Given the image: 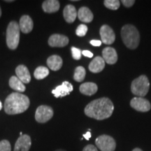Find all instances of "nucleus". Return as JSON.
Listing matches in <instances>:
<instances>
[{"label":"nucleus","instance_id":"obj_12","mask_svg":"<svg viewBox=\"0 0 151 151\" xmlns=\"http://www.w3.org/2000/svg\"><path fill=\"white\" fill-rule=\"evenodd\" d=\"M31 145L32 141L29 136L23 134L16 141L14 151H29Z\"/></svg>","mask_w":151,"mask_h":151},{"label":"nucleus","instance_id":"obj_7","mask_svg":"<svg viewBox=\"0 0 151 151\" xmlns=\"http://www.w3.org/2000/svg\"><path fill=\"white\" fill-rule=\"evenodd\" d=\"M52 109L49 106L41 105L37 109L35 113V119L39 123H46L53 116Z\"/></svg>","mask_w":151,"mask_h":151},{"label":"nucleus","instance_id":"obj_15","mask_svg":"<svg viewBox=\"0 0 151 151\" xmlns=\"http://www.w3.org/2000/svg\"><path fill=\"white\" fill-rule=\"evenodd\" d=\"M17 77L22 81L23 83H29L31 81V75L27 67L23 65L18 66L16 69Z\"/></svg>","mask_w":151,"mask_h":151},{"label":"nucleus","instance_id":"obj_13","mask_svg":"<svg viewBox=\"0 0 151 151\" xmlns=\"http://www.w3.org/2000/svg\"><path fill=\"white\" fill-rule=\"evenodd\" d=\"M103 59L109 65H114L118 61V54L116 49L111 47H106L102 50Z\"/></svg>","mask_w":151,"mask_h":151},{"label":"nucleus","instance_id":"obj_18","mask_svg":"<svg viewBox=\"0 0 151 151\" xmlns=\"http://www.w3.org/2000/svg\"><path fill=\"white\" fill-rule=\"evenodd\" d=\"M60 7V1L58 0H46L43 1L42 4L43 11L48 14L57 12L59 11Z\"/></svg>","mask_w":151,"mask_h":151},{"label":"nucleus","instance_id":"obj_1","mask_svg":"<svg viewBox=\"0 0 151 151\" xmlns=\"http://www.w3.org/2000/svg\"><path fill=\"white\" fill-rule=\"evenodd\" d=\"M114 110V106L109 98L102 97L93 100L86 106L85 114L89 118L102 120L110 118Z\"/></svg>","mask_w":151,"mask_h":151},{"label":"nucleus","instance_id":"obj_38","mask_svg":"<svg viewBox=\"0 0 151 151\" xmlns=\"http://www.w3.org/2000/svg\"><path fill=\"white\" fill-rule=\"evenodd\" d=\"M1 16V8H0V17Z\"/></svg>","mask_w":151,"mask_h":151},{"label":"nucleus","instance_id":"obj_21","mask_svg":"<svg viewBox=\"0 0 151 151\" xmlns=\"http://www.w3.org/2000/svg\"><path fill=\"white\" fill-rule=\"evenodd\" d=\"M80 92L87 96H92L97 92L98 87L97 84L92 82H87L81 84L79 88Z\"/></svg>","mask_w":151,"mask_h":151},{"label":"nucleus","instance_id":"obj_17","mask_svg":"<svg viewBox=\"0 0 151 151\" xmlns=\"http://www.w3.org/2000/svg\"><path fill=\"white\" fill-rule=\"evenodd\" d=\"M77 14H78V13H77L74 6L68 4L64 9L63 16L66 22L68 23H72L74 22L77 17Z\"/></svg>","mask_w":151,"mask_h":151},{"label":"nucleus","instance_id":"obj_36","mask_svg":"<svg viewBox=\"0 0 151 151\" xmlns=\"http://www.w3.org/2000/svg\"><path fill=\"white\" fill-rule=\"evenodd\" d=\"M6 2H13V1H13V0H9V1H7V0H6Z\"/></svg>","mask_w":151,"mask_h":151},{"label":"nucleus","instance_id":"obj_30","mask_svg":"<svg viewBox=\"0 0 151 151\" xmlns=\"http://www.w3.org/2000/svg\"><path fill=\"white\" fill-rule=\"evenodd\" d=\"M83 151H98V150L95 146H93V145L90 144L85 147Z\"/></svg>","mask_w":151,"mask_h":151},{"label":"nucleus","instance_id":"obj_29","mask_svg":"<svg viewBox=\"0 0 151 151\" xmlns=\"http://www.w3.org/2000/svg\"><path fill=\"white\" fill-rule=\"evenodd\" d=\"M122 3L125 7H131L134 4L135 1L134 0H122Z\"/></svg>","mask_w":151,"mask_h":151},{"label":"nucleus","instance_id":"obj_22","mask_svg":"<svg viewBox=\"0 0 151 151\" xmlns=\"http://www.w3.org/2000/svg\"><path fill=\"white\" fill-rule=\"evenodd\" d=\"M9 86L13 90L19 92H23L26 90V88L23 83L18 77L15 76L11 77L10 80H9Z\"/></svg>","mask_w":151,"mask_h":151},{"label":"nucleus","instance_id":"obj_16","mask_svg":"<svg viewBox=\"0 0 151 151\" xmlns=\"http://www.w3.org/2000/svg\"><path fill=\"white\" fill-rule=\"evenodd\" d=\"M105 61L101 57L97 56L94 58L90 63L88 68L92 73H99L104 69Z\"/></svg>","mask_w":151,"mask_h":151},{"label":"nucleus","instance_id":"obj_19","mask_svg":"<svg viewBox=\"0 0 151 151\" xmlns=\"http://www.w3.org/2000/svg\"><path fill=\"white\" fill-rule=\"evenodd\" d=\"M62 59L61 57L57 55L50 56L47 60V65L52 71H58L62 67Z\"/></svg>","mask_w":151,"mask_h":151},{"label":"nucleus","instance_id":"obj_26","mask_svg":"<svg viewBox=\"0 0 151 151\" xmlns=\"http://www.w3.org/2000/svg\"><path fill=\"white\" fill-rule=\"evenodd\" d=\"M88 28L86 24H79L78 27H77L76 31V35L78 36V37H84V36L87 34V32H88Z\"/></svg>","mask_w":151,"mask_h":151},{"label":"nucleus","instance_id":"obj_8","mask_svg":"<svg viewBox=\"0 0 151 151\" xmlns=\"http://www.w3.org/2000/svg\"><path fill=\"white\" fill-rule=\"evenodd\" d=\"M100 36H101V42L106 45H111L114 43L116 40V35L110 26L104 24L100 28Z\"/></svg>","mask_w":151,"mask_h":151},{"label":"nucleus","instance_id":"obj_5","mask_svg":"<svg viewBox=\"0 0 151 151\" xmlns=\"http://www.w3.org/2000/svg\"><path fill=\"white\" fill-rule=\"evenodd\" d=\"M150 88V82L148 77L141 75L132 81L131 85V91L134 95L139 97L146 96Z\"/></svg>","mask_w":151,"mask_h":151},{"label":"nucleus","instance_id":"obj_23","mask_svg":"<svg viewBox=\"0 0 151 151\" xmlns=\"http://www.w3.org/2000/svg\"><path fill=\"white\" fill-rule=\"evenodd\" d=\"M48 75V69L46 67H43V66H40V67H37L35 69V73H34V76H35V78L37 79V80H41V79L46 78Z\"/></svg>","mask_w":151,"mask_h":151},{"label":"nucleus","instance_id":"obj_14","mask_svg":"<svg viewBox=\"0 0 151 151\" xmlns=\"http://www.w3.org/2000/svg\"><path fill=\"white\" fill-rule=\"evenodd\" d=\"M34 22L32 19L27 15H24L20 18L19 22V27L22 33L28 34L33 29Z\"/></svg>","mask_w":151,"mask_h":151},{"label":"nucleus","instance_id":"obj_4","mask_svg":"<svg viewBox=\"0 0 151 151\" xmlns=\"http://www.w3.org/2000/svg\"><path fill=\"white\" fill-rule=\"evenodd\" d=\"M20 29L16 21L9 22L6 29V44L11 50L17 48L20 41Z\"/></svg>","mask_w":151,"mask_h":151},{"label":"nucleus","instance_id":"obj_9","mask_svg":"<svg viewBox=\"0 0 151 151\" xmlns=\"http://www.w3.org/2000/svg\"><path fill=\"white\" fill-rule=\"evenodd\" d=\"M130 106L132 108L140 112H147L151 109V104L148 100L143 97H134L130 101Z\"/></svg>","mask_w":151,"mask_h":151},{"label":"nucleus","instance_id":"obj_32","mask_svg":"<svg viewBox=\"0 0 151 151\" xmlns=\"http://www.w3.org/2000/svg\"><path fill=\"white\" fill-rule=\"evenodd\" d=\"M82 54L87 58H92L93 57V53L89 50H83V51H82Z\"/></svg>","mask_w":151,"mask_h":151},{"label":"nucleus","instance_id":"obj_25","mask_svg":"<svg viewBox=\"0 0 151 151\" xmlns=\"http://www.w3.org/2000/svg\"><path fill=\"white\" fill-rule=\"evenodd\" d=\"M104 6L107 9L111 10H117L120 7V1L118 0H105L104 1Z\"/></svg>","mask_w":151,"mask_h":151},{"label":"nucleus","instance_id":"obj_35","mask_svg":"<svg viewBox=\"0 0 151 151\" xmlns=\"http://www.w3.org/2000/svg\"><path fill=\"white\" fill-rule=\"evenodd\" d=\"M1 109H2V104H1V101H0V111L1 110Z\"/></svg>","mask_w":151,"mask_h":151},{"label":"nucleus","instance_id":"obj_27","mask_svg":"<svg viewBox=\"0 0 151 151\" xmlns=\"http://www.w3.org/2000/svg\"><path fill=\"white\" fill-rule=\"evenodd\" d=\"M0 151H11V143L7 140L0 141Z\"/></svg>","mask_w":151,"mask_h":151},{"label":"nucleus","instance_id":"obj_28","mask_svg":"<svg viewBox=\"0 0 151 151\" xmlns=\"http://www.w3.org/2000/svg\"><path fill=\"white\" fill-rule=\"evenodd\" d=\"M71 53H72L73 58L76 60H79L81 58V55H82V52L80 49L75 48V47H71Z\"/></svg>","mask_w":151,"mask_h":151},{"label":"nucleus","instance_id":"obj_20","mask_svg":"<svg viewBox=\"0 0 151 151\" xmlns=\"http://www.w3.org/2000/svg\"><path fill=\"white\" fill-rule=\"evenodd\" d=\"M77 16H78V18L81 21L86 22V23L91 22L94 18L92 11L90 10V9L86 6L81 7L79 9Z\"/></svg>","mask_w":151,"mask_h":151},{"label":"nucleus","instance_id":"obj_33","mask_svg":"<svg viewBox=\"0 0 151 151\" xmlns=\"http://www.w3.org/2000/svg\"><path fill=\"white\" fill-rule=\"evenodd\" d=\"M83 137L86 139V140H90V137H91V133H90V132L88 131L86 134H83Z\"/></svg>","mask_w":151,"mask_h":151},{"label":"nucleus","instance_id":"obj_3","mask_svg":"<svg viewBox=\"0 0 151 151\" xmlns=\"http://www.w3.org/2000/svg\"><path fill=\"white\" fill-rule=\"evenodd\" d=\"M121 37L122 41L129 49H136L140 42V35L139 31L132 24H126L121 29Z\"/></svg>","mask_w":151,"mask_h":151},{"label":"nucleus","instance_id":"obj_11","mask_svg":"<svg viewBox=\"0 0 151 151\" xmlns=\"http://www.w3.org/2000/svg\"><path fill=\"white\" fill-rule=\"evenodd\" d=\"M69 38L65 35L55 34L50 37L48 39V45L51 47H60L62 48L68 45Z\"/></svg>","mask_w":151,"mask_h":151},{"label":"nucleus","instance_id":"obj_2","mask_svg":"<svg viewBox=\"0 0 151 151\" xmlns=\"http://www.w3.org/2000/svg\"><path fill=\"white\" fill-rule=\"evenodd\" d=\"M30 104L29 98L19 92L9 94L4 102V111L9 115L22 113L27 110Z\"/></svg>","mask_w":151,"mask_h":151},{"label":"nucleus","instance_id":"obj_37","mask_svg":"<svg viewBox=\"0 0 151 151\" xmlns=\"http://www.w3.org/2000/svg\"><path fill=\"white\" fill-rule=\"evenodd\" d=\"M55 151H66V150H62V149H59V150H55Z\"/></svg>","mask_w":151,"mask_h":151},{"label":"nucleus","instance_id":"obj_10","mask_svg":"<svg viewBox=\"0 0 151 151\" xmlns=\"http://www.w3.org/2000/svg\"><path fill=\"white\" fill-rule=\"evenodd\" d=\"M73 86L68 81H64L62 85L57 86L52 90V93L56 98L63 97L69 95L73 91Z\"/></svg>","mask_w":151,"mask_h":151},{"label":"nucleus","instance_id":"obj_6","mask_svg":"<svg viewBox=\"0 0 151 151\" xmlns=\"http://www.w3.org/2000/svg\"><path fill=\"white\" fill-rule=\"evenodd\" d=\"M95 144L101 151H114L116 148V142L111 136L103 134L98 137Z\"/></svg>","mask_w":151,"mask_h":151},{"label":"nucleus","instance_id":"obj_31","mask_svg":"<svg viewBox=\"0 0 151 151\" xmlns=\"http://www.w3.org/2000/svg\"><path fill=\"white\" fill-rule=\"evenodd\" d=\"M90 44L92 45V46H96V47H98V46H100L101 45V41H99V40H91L90 41Z\"/></svg>","mask_w":151,"mask_h":151},{"label":"nucleus","instance_id":"obj_24","mask_svg":"<svg viewBox=\"0 0 151 151\" xmlns=\"http://www.w3.org/2000/svg\"><path fill=\"white\" fill-rule=\"evenodd\" d=\"M86 71V69L82 66H79L75 69L74 74H73V79L76 82H81L85 79Z\"/></svg>","mask_w":151,"mask_h":151},{"label":"nucleus","instance_id":"obj_34","mask_svg":"<svg viewBox=\"0 0 151 151\" xmlns=\"http://www.w3.org/2000/svg\"><path fill=\"white\" fill-rule=\"evenodd\" d=\"M132 151H143L142 150H141V149H140V148H134V149Z\"/></svg>","mask_w":151,"mask_h":151}]
</instances>
